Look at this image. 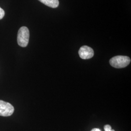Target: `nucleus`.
Instances as JSON below:
<instances>
[{"instance_id": "2", "label": "nucleus", "mask_w": 131, "mask_h": 131, "mask_svg": "<svg viewBox=\"0 0 131 131\" xmlns=\"http://www.w3.org/2000/svg\"><path fill=\"white\" fill-rule=\"evenodd\" d=\"M29 37L30 33L27 27L23 26L19 28L17 36V41L19 46L26 47L28 44Z\"/></svg>"}, {"instance_id": "1", "label": "nucleus", "mask_w": 131, "mask_h": 131, "mask_svg": "<svg viewBox=\"0 0 131 131\" xmlns=\"http://www.w3.org/2000/svg\"><path fill=\"white\" fill-rule=\"evenodd\" d=\"M131 59L128 56H117L110 59L109 63L113 67L121 69L125 68L129 65Z\"/></svg>"}, {"instance_id": "4", "label": "nucleus", "mask_w": 131, "mask_h": 131, "mask_svg": "<svg viewBox=\"0 0 131 131\" xmlns=\"http://www.w3.org/2000/svg\"><path fill=\"white\" fill-rule=\"evenodd\" d=\"M79 56L83 59H88L94 56L93 50L88 46H83L80 48L79 50Z\"/></svg>"}, {"instance_id": "5", "label": "nucleus", "mask_w": 131, "mask_h": 131, "mask_svg": "<svg viewBox=\"0 0 131 131\" xmlns=\"http://www.w3.org/2000/svg\"><path fill=\"white\" fill-rule=\"evenodd\" d=\"M41 3H43L49 7L52 8H56L59 5L58 0H38Z\"/></svg>"}, {"instance_id": "6", "label": "nucleus", "mask_w": 131, "mask_h": 131, "mask_svg": "<svg viewBox=\"0 0 131 131\" xmlns=\"http://www.w3.org/2000/svg\"><path fill=\"white\" fill-rule=\"evenodd\" d=\"M104 129L105 131H115V130L112 129L111 127L109 125H105L104 126Z\"/></svg>"}, {"instance_id": "3", "label": "nucleus", "mask_w": 131, "mask_h": 131, "mask_svg": "<svg viewBox=\"0 0 131 131\" xmlns=\"http://www.w3.org/2000/svg\"><path fill=\"white\" fill-rule=\"evenodd\" d=\"M14 108L12 104L0 100V116L8 117L14 113Z\"/></svg>"}, {"instance_id": "7", "label": "nucleus", "mask_w": 131, "mask_h": 131, "mask_svg": "<svg viewBox=\"0 0 131 131\" xmlns=\"http://www.w3.org/2000/svg\"><path fill=\"white\" fill-rule=\"evenodd\" d=\"M5 15V11L0 7V19H2L4 17Z\"/></svg>"}, {"instance_id": "8", "label": "nucleus", "mask_w": 131, "mask_h": 131, "mask_svg": "<svg viewBox=\"0 0 131 131\" xmlns=\"http://www.w3.org/2000/svg\"><path fill=\"white\" fill-rule=\"evenodd\" d=\"M91 131H101L100 129H99L98 128H94Z\"/></svg>"}]
</instances>
